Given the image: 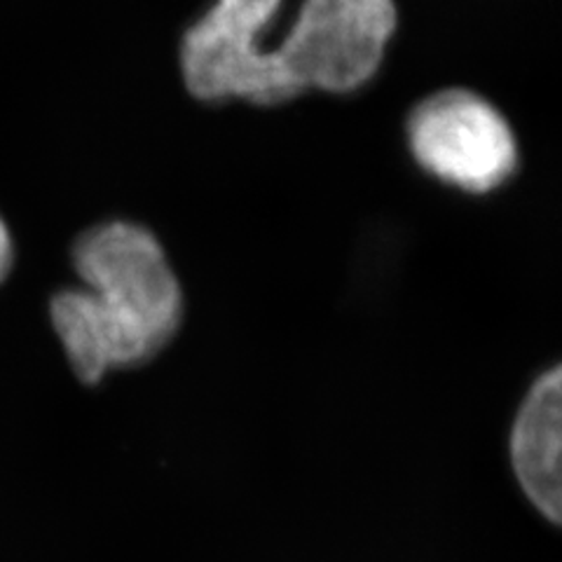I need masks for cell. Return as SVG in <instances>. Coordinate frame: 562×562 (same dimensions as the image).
Segmentation results:
<instances>
[{"instance_id": "6da1fadb", "label": "cell", "mask_w": 562, "mask_h": 562, "mask_svg": "<svg viewBox=\"0 0 562 562\" xmlns=\"http://www.w3.org/2000/svg\"><path fill=\"white\" fill-rule=\"evenodd\" d=\"M80 289L57 293L52 326L74 373L99 382L155 359L183 322V293L162 244L134 223H103L74 246Z\"/></svg>"}, {"instance_id": "7a4b0ae2", "label": "cell", "mask_w": 562, "mask_h": 562, "mask_svg": "<svg viewBox=\"0 0 562 562\" xmlns=\"http://www.w3.org/2000/svg\"><path fill=\"white\" fill-rule=\"evenodd\" d=\"M281 0H216L192 26L181 49L188 90L202 101L246 99L260 105L297 94L279 49L262 47V33Z\"/></svg>"}, {"instance_id": "3957f363", "label": "cell", "mask_w": 562, "mask_h": 562, "mask_svg": "<svg viewBox=\"0 0 562 562\" xmlns=\"http://www.w3.org/2000/svg\"><path fill=\"white\" fill-rule=\"evenodd\" d=\"M394 29V0H305L277 49L297 90L342 94L375 76Z\"/></svg>"}, {"instance_id": "277c9868", "label": "cell", "mask_w": 562, "mask_h": 562, "mask_svg": "<svg viewBox=\"0 0 562 562\" xmlns=\"http://www.w3.org/2000/svg\"><path fill=\"white\" fill-rule=\"evenodd\" d=\"M415 160L436 179L469 192L502 186L516 169V138L502 113L469 90L422 101L408 125Z\"/></svg>"}, {"instance_id": "5b68a950", "label": "cell", "mask_w": 562, "mask_h": 562, "mask_svg": "<svg viewBox=\"0 0 562 562\" xmlns=\"http://www.w3.org/2000/svg\"><path fill=\"white\" fill-rule=\"evenodd\" d=\"M562 373L553 366L527 392L512 429V467L527 495L553 525L560 522Z\"/></svg>"}, {"instance_id": "8992f818", "label": "cell", "mask_w": 562, "mask_h": 562, "mask_svg": "<svg viewBox=\"0 0 562 562\" xmlns=\"http://www.w3.org/2000/svg\"><path fill=\"white\" fill-rule=\"evenodd\" d=\"M12 262H14V246H12V235L8 231L5 221L0 218V284H3L5 277L12 270Z\"/></svg>"}, {"instance_id": "52a82bcc", "label": "cell", "mask_w": 562, "mask_h": 562, "mask_svg": "<svg viewBox=\"0 0 562 562\" xmlns=\"http://www.w3.org/2000/svg\"><path fill=\"white\" fill-rule=\"evenodd\" d=\"M55 297H57V295H55ZM55 297H52V303H55ZM52 303H49V316H52ZM78 378H80V375H78ZM80 380H82V378H80ZM82 382H85V384H99L101 380H99V382H87V380H82Z\"/></svg>"}]
</instances>
